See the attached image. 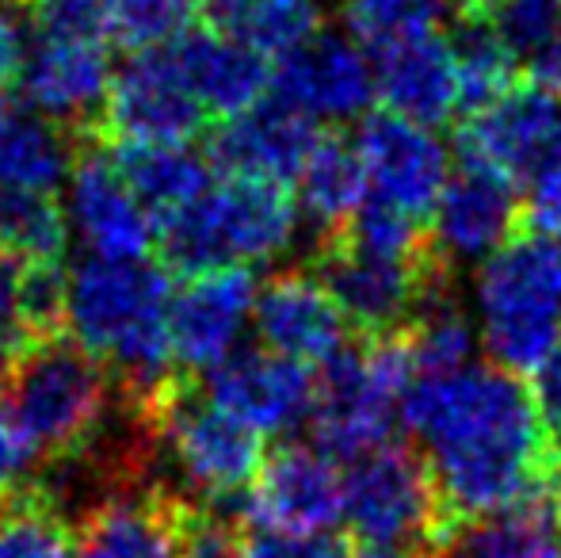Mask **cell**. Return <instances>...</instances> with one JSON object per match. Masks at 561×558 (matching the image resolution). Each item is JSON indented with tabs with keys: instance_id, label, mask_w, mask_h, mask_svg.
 Returning a JSON list of instances; mask_svg holds the SVG:
<instances>
[{
	"instance_id": "obj_1",
	"label": "cell",
	"mask_w": 561,
	"mask_h": 558,
	"mask_svg": "<svg viewBox=\"0 0 561 558\" xmlns=\"http://www.w3.org/2000/svg\"><path fill=\"white\" fill-rule=\"evenodd\" d=\"M401 421L424 444L447 536L466 524L542 501L550 490L554 440L519 375L466 364L447 375H413Z\"/></svg>"
},
{
	"instance_id": "obj_2",
	"label": "cell",
	"mask_w": 561,
	"mask_h": 558,
	"mask_svg": "<svg viewBox=\"0 0 561 558\" xmlns=\"http://www.w3.org/2000/svg\"><path fill=\"white\" fill-rule=\"evenodd\" d=\"M172 280L169 269L149 261H104L89 257L66 280L69 341L115 367L134 402L172 379L169 333Z\"/></svg>"
},
{
	"instance_id": "obj_3",
	"label": "cell",
	"mask_w": 561,
	"mask_h": 558,
	"mask_svg": "<svg viewBox=\"0 0 561 558\" xmlns=\"http://www.w3.org/2000/svg\"><path fill=\"white\" fill-rule=\"evenodd\" d=\"M0 402L31 455L61 463L100 440L112 410V379L77 341L46 337L0 372Z\"/></svg>"
},
{
	"instance_id": "obj_4",
	"label": "cell",
	"mask_w": 561,
	"mask_h": 558,
	"mask_svg": "<svg viewBox=\"0 0 561 558\" xmlns=\"http://www.w3.org/2000/svg\"><path fill=\"white\" fill-rule=\"evenodd\" d=\"M481 344L504 372H539L561 349V241L512 234L473 280Z\"/></svg>"
},
{
	"instance_id": "obj_5",
	"label": "cell",
	"mask_w": 561,
	"mask_h": 558,
	"mask_svg": "<svg viewBox=\"0 0 561 558\" xmlns=\"http://www.w3.org/2000/svg\"><path fill=\"white\" fill-rule=\"evenodd\" d=\"M298 203L287 184L260 176H226L192 207L161 223V249L172 272L199 276L215 269L267 264L295 246Z\"/></svg>"
},
{
	"instance_id": "obj_6",
	"label": "cell",
	"mask_w": 561,
	"mask_h": 558,
	"mask_svg": "<svg viewBox=\"0 0 561 558\" xmlns=\"http://www.w3.org/2000/svg\"><path fill=\"white\" fill-rule=\"evenodd\" d=\"M413 379L401 333L370 337L359 349H340L313 379V436L333 459L355 463L390 440L401 418V395Z\"/></svg>"
},
{
	"instance_id": "obj_7",
	"label": "cell",
	"mask_w": 561,
	"mask_h": 558,
	"mask_svg": "<svg viewBox=\"0 0 561 558\" xmlns=\"http://www.w3.org/2000/svg\"><path fill=\"white\" fill-rule=\"evenodd\" d=\"M138 418L149 436L161 440L180 478L207 501H233L252 490L264 467V436L233 421L207 395L169 379L141 398Z\"/></svg>"
},
{
	"instance_id": "obj_8",
	"label": "cell",
	"mask_w": 561,
	"mask_h": 558,
	"mask_svg": "<svg viewBox=\"0 0 561 558\" xmlns=\"http://www.w3.org/2000/svg\"><path fill=\"white\" fill-rule=\"evenodd\" d=\"M344 521L355 544H390L428 551L447 536L439 493L424 455L409 447H375L344 475Z\"/></svg>"
},
{
	"instance_id": "obj_9",
	"label": "cell",
	"mask_w": 561,
	"mask_h": 558,
	"mask_svg": "<svg viewBox=\"0 0 561 558\" xmlns=\"http://www.w3.org/2000/svg\"><path fill=\"white\" fill-rule=\"evenodd\" d=\"M318 276L363 337H393L436 295L450 291V269L436 249L421 257H382L347 241H325Z\"/></svg>"
},
{
	"instance_id": "obj_10",
	"label": "cell",
	"mask_w": 561,
	"mask_h": 558,
	"mask_svg": "<svg viewBox=\"0 0 561 558\" xmlns=\"http://www.w3.org/2000/svg\"><path fill=\"white\" fill-rule=\"evenodd\" d=\"M100 119L118 146H153V141H192L207 123V112L187 84L172 46H161V50H134L115 69Z\"/></svg>"
},
{
	"instance_id": "obj_11",
	"label": "cell",
	"mask_w": 561,
	"mask_h": 558,
	"mask_svg": "<svg viewBox=\"0 0 561 558\" xmlns=\"http://www.w3.org/2000/svg\"><path fill=\"white\" fill-rule=\"evenodd\" d=\"M355 149L367 172V200L432 226V210L450 176L447 149L432 135V127H421L398 112L363 115Z\"/></svg>"
},
{
	"instance_id": "obj_12",
	"label": "cell",
	"mask_w": 561,
	"mask_h": 558,
	"mask_svg": "<svg viewBox=\"0 0 561 558\" xmlns=\"http://www.w3.org/2000/svg\"><path fill=\"white\" fill-rule=\"evenodd\" d=\"M458 153L481 161L519 184L561 153V92L519 81L458 130Z\"/></svg>"
},
{
	"instance_id": "obj_13",
	"label": "cell",
	"mask_w": 561,
	"mask_h": 558,
	"mask_svg": "<svg viewBox=\"0 0 561 558\" xmlns=\"http://www.w3.org/2000/svg\"><path fill=\"white\" fill-rule=\"evenodd\" d=\"M66 215L77 241L104 261H146L149 246L157 241V218L104 149L77 153L66 180Z\"/></svg>"
},
{
	"instance_id": "obj_14",
	"label": "cell",
	"mask_w": 561,
	"mask_h": 558,
	"mask_svg": "<svg viewBox=\"0 0 561 558\" xmlns=\"http://www.w3.org/2000/svg\"><path fill=\"white\" fill-rule=\"evenodd\" d=\"M516 187L519 184L512 176L462 157L458 172L447 176L444 195H439L428 226L432 249H436V257L447 269L485 261L489 253H496L516 234L519 223Z\"/></svg>"
},
{
	"instance_id": "obj_15",
	"label": "cell",
	"mask_w": 561,
	"mask_h": 558,
	"mask_svg": "<svg viewBox=\"0 0 561 558\" xmlns=\"http://www.w3.org/2000/svg\"><path fill=\"white\" fill-rule=\"evenodd\" d=\"M203 395L256 436H279L310 421L313 375L287 356L260 349H237L207 372Z\"/></svg>"
},
{
	"instance_id": "obj_16",
	"label": "cell",
	"mask_w": 561,
	"mask_h": 558,
	"mask_svg": "<svg viewBox=\"0 0 561 558\" xmlns=\"http://www.w3.org/2000/svg\"><path fill=\"white\" fill-rule=\"evenodd\" d=\"M112 38H77V35H31L23 54L20 84L31 112L58 127H81L104 112L112 89Z\"/></svg>"
},
{
	"instance_id": "obj_17",
	"label": "cell",
	"mask_w": 561,
	"mask_h": 558,
	"mask_svg": "<svg viewBox=\"0 0 561 558\" xmlns=\"http://www.w3.org/2000/svg\"><path fill=\"white\" fill-rule=\"evenodd\" d=\"M256 280L249 269H215L187 276L172 291L169 333L172 360L187 372H210L237 352L256 310Z\"/></svg>"
},
{
	"instance_id": "obj_18",
	"label": "cell",
	"mask_w": 561,
	"mask_h": 558,
	"mask_svg": "<svg viewBox=\"0 0 561 558\" xmlns=\"http://www.w3.org/2000/svg\"><path fill=\"white\" fill-rule=\"evenodd\" d=\"M249 513L260 528L325 532L344 521V475L321 447L283 444L264 459L249 490Z\"/></svg>"
},
{
	"instance_id": "obj_19",
	"label": "cell",
	"mask_w": 561,
	"mask_h": 558,
	"mask_svg": "<svg viewBox=\"0 0 561 558\" xmlns=\"http://www.w3.org/2000/svg\"><path fill=\"white\" fill-rule=\"evenodd\" d=\"M252 329L260 344L295 364H329L347 337V318L313 272H279L256 291Z\"/></svg>"
},
{
	"instance_id": "obj_20",
	"label": "cell",
	"mask_w": 561,
	"mask_h": 558,
	"mask_svg": "<svg viewBox=\"0 0 561 558\" xmlns=\"http://www.w3.org/2000/svg\"><path fill=\"white\" fill-rule=\"evenodd\" d=\"M375 61L352 35L321 31L302 50L287 54L275 69V96L295 104L313 123L359 119L375 100Z\"/></svg>"
},
{
	"instance_id": "obj_21",
	"label": "cell",
	"mask_w": 561,
	"mask_h": 558,
	"mask_svg": "<svg viewBox=\"0 0 561 558\" xmlns=\"http://www.w3.org/2000/svg\"><path fill=\"white\" fill-rule=\"evenodd\" d=\"M375 84L386 112H398L421 127H444L462 112L455 46L439 31L401 38L375 54Z\"/></svg>"
},
{
	"instance_id": "obj_22",
	"label": "cell",
	"mask_w": 561,
	"mask_h": 558,
	"mask_svg": "<svg viewBox=\"0 0 561 558\" xmlns=\"http://www.w3.org/2000/svg\"><path fill=\"white\" fill-rule=\"evenodd\" d=\"M318 138V123L310 115L283 96H272L226 119L215 135L210 157L215 164H222L226 176H260L287 184L290 176H298Z\"/></svg>"
},
{
	"instance_id": "obj_23",
	"label": "cell",
	"mask_w": 561,
	"mask_h": 558,
	"mask_svg": "<svg viewBox=\"0 0 561 558\" xmlns=\"http://www.w3.org/2000/svg\"><path fill=\"white\" fill-rule=\"evenodd\" d=\"M184 501L153 486L100 498L77 528V558H180Z\"/></svg>"
},
{
	"instance_id": "obj_24",
	"label": "cell",
	"mask_w": 561,
	"mask_h": 558,
	"mask_svg": "<svg viewBox=\"0 0 561 558\" xmlns=\"http://www.w3.org/2000/svg\"><path fill=\"white\" fill-rule=\"evenodd\" d=\"M172 54L207 115L233 119L267 100V89L275 84L272 58L222 27H192L172 43Z\"/></svg>"
},
{
	"instance_id": "obj_25",
	"label": "cell",
	"mask_w": 561,
	"mask_h": 558,
	"mask_svg": "<svg viewBox=\"0 0 561 558\" xmlns=\"http://www.w3.org/2000/svg\"><path fill=\"white\" fill-rule=\"evenodd\" d=\"M126 184L134 187L157 223H169L184 207H192L215 180L210 161L195 153L192 141H153V146H118L115 153Z\"/></svg>"
},
{
	"instance_id": "obj_26",
	"label": "cell",
	"mask_w": 561,
	"mask_h": 558,
	"mask_svg": "<svg viewBox=\"0 0 561 558\" xmlns=\"http://www.w3.org/2000/svg\"><path fill=\"white\" fill-rule=\"evenodd\" d=\"M295 180L298 210L318 230H325V241L340 238L359 210V203L367 200V172H363L359 149H355V141H344L336 135L318 138V146L310 149Z\"/></svg>"
},
{
	"instance_id": "obj_27",
	"label": "cell",
	"mask_w": 561,
	"mask_h": 558,
	"mask_svg": "<svg viewBox=\"0 0 561 558\" xmlns=\"http://www.w3.org/2000/svg\"><path fill=\"white\" fill-rule=\"evenodd\" d=\"M73 141L66 127L43 115H15L0 141V187L20 192H58L73 172Z\"/></svg>"
},
{
	"instance_id": "obj_28",
	"label": "cell",
	"mask_w": 561,
	"mask_h": 558,
	"mask_svg": "<svg viewBox=\"0 0 561 558\" xmlns=\"http://www.w3.org/2000/svg\"><path fill=\"white\" fill-rule=\"evenodd\" d=\"M69 234L66 203L54 192L0 187V253L23 264H61Z\"/></svg>"
},
{
	"instance_id": "obj_29",
	"label": "cell",
	"mask_w": 561,
	"mask_h": 558,
	"mask_svg": "<svg viewBox=\"0 0 561 558\" xmlns=\"http://www.w3.org/2000/svg\"><path fill=\"white\" fill-rule=\"evenodd\" d=\"M0 558H77V532L46 486L15 490L0 505Z\"/></svg>"
},
{
	"instance_id": "obj_30",
	"label": "cell",
	"mask_w": 561,
	"mask_h": 558,
	"mask_svg": "<svg viewBox=\"0 0 561 558\" xmlns=\"http://www.w3.org/2000/svg\"><path fill=\"white\" fill-rule=\"evenodd\" d=\"M458 61V81H462V107L481 112L504 92L516 89L519 58L489 20H462L450 38Z\"/></svg>"
},
{
	"instance_id": "obj_31",
	"label": "cell",
	"mask_w": 561,
	"mask_h": 558,
	"mask_svg": "<svg viewBox=\"0 0 561 558\" xmlns=\"http://www.w3.org/2000/svg\"><path fill=\"white\" fill-rule=\"evenodd\" d=\"M401 341H405L413 375H447L470 364L478 337L466 310L450 298V291H444L401 329Z\"/></svg>"
},
{
	"instance_id": "obj_32",
	"label": "cell",
	"mask_w": 561,
	"mask_h": 558,
	"mask_svg": "<svg viewBox=\"0 0 561 558\" xmlns=\"http://www.w3.org/2000/svg\"><path fill=\"white\" fill-rule=\"evenodd\" d=\"M470 558H561V524L542 501L458 528Z\"/></svg>"
},
{
	"instance_id": "obj_33",
	"label": "cell",
	"mask_w": 561,
	"mask_h": 558,
	"mask_svg": "<svg viewBox=\"0 0 561 558\" xmlns=\"http://www.w3.org/2000/svg\"><path fill=\"white\" fill-rule=\"evenodd\" d=\"M222 31L244 38L264 58H287L321 35L318 0H244Z\"/></svg>"
},
{
	"instance_id": "obj_34",
	"label": "cell",
	"mask_w": 561,
	"mask_h": 558,
	"mask_svg": "<svg viewBox=\"0 0 561 558\" xmlns=\"http://www.w3.org/2000/svg\"><path fill=\"white\" fill-rule=\"evenodd\" d=\"M450 0H344V20L363 50L378 54L401 38L436 31Z\"/></svg>"
},
{
	"instance_id": "obj_35",
	"label": "cell",
	"mask_w": 561,
	"mask_h": 558,
	"mask_svg": "<svg viewBox=\"0 0 561 558\" xmlns=\"http://www.w3.org/2000/svg\"><path fill=\"white\" fill-rule=\"evenodd\" d=\"M107 35L126 50H161L184 38L199 0H104Z\"/></svg>"
},
{
	"instance_id": "obj_36",
	"label": "cell",
	"mask_w": 561,
	"mask_h": 558,
	"mask_svg": "<svg viewBox=\"0 0 561 558\" xmlns=\"http://www.w3.org/2000/svg\"><path fill=\"white\" fill-rule=\"evenodd\" d=\"M46 337L50 333L31 298V269L15 257L0 253V372Z\"/></svg>"
},
{
	"instance_id": "obj_37",
	"label": "cell",
	"mask_w": 561,
	"mask_h": 558,
	"mask_svg": "<svg viewBox=\"0 0 561 558\" xmlns=\"http://www.w3.org/2000/svg\"><path fill=\"white\" fill-rule=\"evenodd\" d=\"M489 23L516 50V58H535L561 31V0H496Z\"/></svg>"
},
{
	"instance_id": "obj_38",
	"label": "cell",
	"mask_w": 561,
	"mask_h": 558,
	"mask_svg": "<svg viewBox=\"0 0 561 558\" xmlns=\"http://www.w3.org/2000/svg\"><path fill=\"white\" fill-rule=\"evenodd\" d=\"M180 558H249V539L233 516L218 509L184 505L180 513Z\"/></svg>"
},
{
	"instance_id": "obj_39",
	"label": "cell",
	"mask_w": 561,
	"mask_h": 558,
	"mask_svg": "<svg viewBox=\"0 0 561 558\" xmlns=\"http://www.w3.org/2000/svg\"><path fill=\"white\" fill-rule=\"evenodd\" d=\"M27 20L35 35L112 38L104 0H27Z\"/></svg>"
},
{
	"instance_id": "obj_40",
	"label": "cell",
	"mask_w": 561,
	"mask_h": 558,
	"mask_svg": "<svg viewBox=\"0 0 561 558\" xmlns=\"http://www.w3.org/2000/svg\"><path fill=\"white\" fill-rule=\"evenodd\" d=\"M249 558H352V547L325 536V532L260 528L249 539Z\"/></svg>"
},
{
	"instance_id": "obj_41",
	"label": "cell",
	"mask_w": 561,
	"mask_h": 558,
	"mask_svg": "<svg viewBox=\"0 0 561 558\" xmlns=\"http://www.w3.org/2000/svg\"><path fill=\"white\" fill-rule=\"evenodd\" d=\"M531 200H527V210H531L535 230L550 234V238L561 241V153L554 161H547L531 180Z\"/></svg>"
},
{
	"instance_id": "obj_42",
	"label": "cell",
	"mask_w": 561,
	"mask_h": 558,
	"mask_svg": "<svg viewBox=\"0 0 561 558\" xmlns=\"http://www.w3.org/2000/svg\"><path fill=\"white\" fill-rule=\"evenodd\" d=\"M535 410H539V421L547 429V436L561 444V349L554 356H547V364L535 372Z\"/></svg>"
},
{
	"instance_id": "obj_43",
	"label": "cell",
	"mask_w": 561,
	"mask_h": 558,
	"mask_svg": "<svg viewBox=\"0 0 561 558\" xmlns=\"http://www.w3.org/2000/svg\"><path fill=\"white\" fill-rule=\"evenodd\" d=\"M27 459H31V452L23 447L20 432H15V424L8 421L4 402H0V505L15 493V478H20V470L27 467Z\"/></svg>"
},
{
	"instance_id": "obj_44",
	"label": "cell",
	"mask_w": 561,
	"mask_h": 558,
	"mask_svg": "<svg viewBox=\"0 0 561 558\" xmlns=\"http://www.w3.org/2000/svg\"><path fill=\"white\" fill-rule=\"evenodd\" d=\"M23 54H27V43H23L20 23H15L12 12L0 4V84H8V81L20 77Z\"/></svg>"
},
{
	"instance_id": "obj_45",
	"label": "cell",
	"mask_w": 561,
	"mask_h": 558,
	"mask_svg": "<svg viewBox=\"0 0 561 558\" xmlns=\"http://www.w3.org/2000/svg\"><path fill=\"white\" fill-rule=\"evenodd\" d=\"M352 558H424V551H413V547H390V544H355Z\"/></svg>"
},
{
	"instance_id": "obj_46",
	"label": "cell",
	"mask_w": 561,
	"mask_h": 558,
	"mask_svg": "<svg viewBox=\"0 0 561 558\" xmlns=\"http://www.w3.org/2000/svg\"><path fill=\"white\" fill-rule=\"evenodd\" d=\"M424 558H470V551H466V544L458 539V532H450V536L436 539V544L424 551Z\"/></svg>"
},
{
	"instance_id": "obj_47",
	"label": "cell",
	"mask_w": 561,
	"mask_h": 558,
	"mask_svg": "<svg viewBox=\"0 0 561 558\" xmlns=\"http://www.w3.org/2000/svg\"><path fill=\"white\" fill-rule=\"evenodd\" d=\"M450 4L458 8L462 20H489V12H493L496 0H450Z\"/></svg>"
},
{
	"instance_id": "obj_48",
	"label": "cell",
	"mask_w": 561,
	"mask_h": 558,
	"mask_svg": "<svg viewBox=\"0 0 561 558\" xmlns=\"http://www.w3.org/2000/svg\"><path fill=\"white\" fill-rule=\"evenodd\" d=\"M550 509H554L561 524V452L554 455V467H550Z\"/></svg>"
},
{
	"instance_id": "obj_49",
	"label": "cell",
	"mask_w": 561,
	"mask_h": 558,
	"mask_svg": "<svg viewBox=\"0 0 561 558\" xmlns=\"http://www.w3.org/2000/svg\"><path fill=\"white\" fill-rule=\"evenodd\" d=\"M12 119H15L12 104H8V100H4V96H0V141H4V135H8V127H12Z\"/></svg>"
}]
</instances>
